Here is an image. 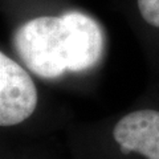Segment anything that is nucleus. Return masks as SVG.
<instances>
[{"label":"nucleus","instance_id":"obj_1","mask_svg":"<svg viewBox=\"0 0 159 159\" xmlns=\"http://www.w3.org/2000/svg\"><path fill=\"white\" fill-rule=\"evenodd\" d=\"M13 47L32 73L52 80L94 68L102 58L105 39L93 17L72 11L24 23L15 32Z\"/></svg>","mask_w":159,"mask_h":159},{"label":"nucleus","instance_id":"obj_2","mask_svg":"<svg viewBox=\"0 0 159 159\" xmlns=\"http://www.w3.org/2000/svg\"><path fill=\"white\" fill-rule=\"evenodd\" d=\"M37 106V90L27 70L6 53H0V126L25 121Z\"/></svg>","mask_w":159,"mask_h":159},{"label":"nucleus","instance_id":"obj_3","mask_svg":"<svg viewBox=\"0 0 159 159\" xmlns=\"http://www.w3.org/2000/svg\"><path fill=\"white\" fill-rule=\"evenodd\" d=\"M113 138L122 154L159 159V111L143 109L126 114L114 126Z\"/></svg>","mask_w":159,"mask_h":159},{"label":"nucleus","instance_id":"obj_4","mask_svg":"<svg viewBox=\"0 0 159 159\" xmlns=\"http://www.w3.org/2000/svg\"><path fill=\"white\" fill-rule=\"evenodd\" d=\"M143 20L152 27L159 28V0H137Z\"/></svg>","mask_w":159,"mask_h":159}]
</instances>
